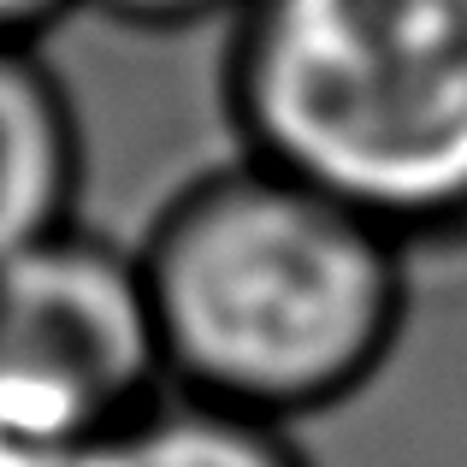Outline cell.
I'll use <instances>...</instances> for the list:
<instances>
[{
  "label": "cell",
  "mask_w": 467,
  "mask_h": 467,
  "mask_svg": "<svg viewBox=\"0 0 467 467\" xmlns=\"http://www.w3.org/2000/svg\"><path fill=\"white\" fill-rule=\"evenodd\" d=\"M137 266L166 385L285 426L361 397L409 326V243L254 154L183 183Z\"/></svg>",
  "instance_id": "1"
},
{
  "label": "cell",
  "mask_w": 467,
  "mask_h": 467,
  "mask_svg": "<svg viewBox=\"0 0 467 467\" xmlns=\"http://www.w3.org/2000/svg\"><path fill=\"white\" fill-rule=\"evenodd\" d=\"M225 101L243 154L409 249L467 237V0H249Z\"/></svg>",
  "instance_id": "2"
},
{
  "label": "cell",
  "mask_w": 467,
  "mask_h": 467,
  "mask_svg": "<svg viewBox=\"0 0 467 467\" xmlns=\"http://www.w3.org/2000/svg\"><path fill=\"white\" fill-rule=\"evenodd\" d=\"M160 385L137 249L71 219L0 266V432L24 456L78 467Z\"/></svg>",
  "instance_id": "3"
},
{
  "label": "cell",
  "mask_w": 467,
  "mask_h": 467,
  "mask_svg": "<svg viewBox=\"0 0 467 467\" xmlns=\"http://www.w3.org/2000/svg\"><path fill=\"white\" fill-rule=\"evenodd\" d=\"M83 137L36 42L0 36V266L78 219Z\"/></svg>",
  "instance_id": "4"
},
{
  "label": "cell",
  "mask_w": 467,
  "mask_h": 467,
  "mask_svg": "<svg viewBox=\"0 0 467 467\" xmlns=\"http://www.w3.org/2000/svg\"><path fill=\"white\" fill-rule=\"evenodd\" d=\"M78 467H314V462L302 456L296 426L160 385L119 426H107Z\"/></svg>",
  "instance_id": "5"
},
{
  "label": "cell",
  "mask_w": 467,
  "mask_h": 467,
  "mask_svg": "<svg viewBox=\"0 0 467 467\" xmlns=\"http://www.w3.org/2000/svg\"><path fill=\"white\" fill-rule=\"evenodd\" d=\"M89 12H107L130 30H195L213 18H237L249 0H83Z\"/></svg>",
  "instance_id": "6"
},
{
  "label": "cell",
  "mask_w": 467,
  "mask_h": 467,
  "mask_svg": "<svg viewBox=\"0 0 467 467\" xmlns=\"http://www.w3.org/2000/svg\"><path fill=\"white\" fill-rule=\"evenodd\" d=\"M71 6H83V0H0V36L6 42H42Z\"/></svg>",
  "instance_id": "7"
}]
</instances>
